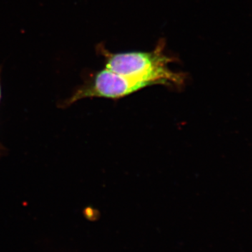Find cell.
Instances as JSON below:
<instances>
[{
	"instance_id": "6da1fadb",
	"label": "cell",
	"mask_w": 252,
	"mask_h": 252,
	"mask_svg": "<svg viewBox=\"0 0 252 252\" xmlns=\"http://www.w3.org/2000/svg\"><path fill=\"white\" fill-rule=\"evenodd\" d=\"M165 44L158 42L149 52H110L104 44L96 46V52L103 57L104 68L117 74L157 84L180 86L184 84L185 75L169 68L174 59L165 54Z\"/></svg>"
},
{
	"instance_id": "7a4b0ae2",
	"label": "cell",
	"mask_w": 252,
	"mask_h": 252,
	"mask_svg": "<svg viewBox=\"0 0 252 252\" xmlns=\"http://www.w3.org/2000/svg\"><path fill=\"white\" fill-rule=\"evenodd\" d=\"M150 86L146 81L117 74L107 68L95 72H84L82 84L74 89L69 97L61 101L59 107L67 108L85 98H122Z\"/></svg>"
},
{
	"instance_id": "3957f363",
	"label": "cell",
	"mask_w": 252,
	"mask_h": 252,
	"mask_svg": "<svg viewBox=\"0 0 252 252\" xmlns=\"http://www.w3.org/2000/svg\"><path fill=\"white\" fill-rule=\"evenodd\" d=\"M1 67H0V102H1Z\"/></svg>"
},
{
	"instance_id": "277c9868",
	"label": "cell",
	"mask_w": 252,
	"mask_h": 252,
	"mask_svg": "<svg viewBox=\"0 0 252 252\" xmlns=\"http://www.w3.org/2000/svg\"><path fill=\"white\" fill-rule=\"evenodd\" d=\"M5 148L4 147H3L2 144H1V142H0V156H1V154L3 153V152H4Z\"/></svg>"
}]
</instances>
